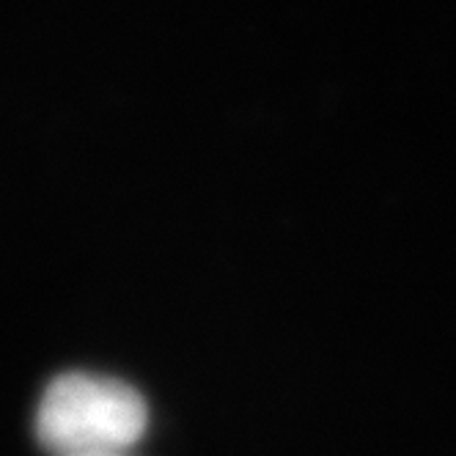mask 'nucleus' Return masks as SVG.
<instances>
[{"label": "nucleus", "mask_w": 456, "mask_h": 456, "mask_svg": "<svg viewBox=\"0 0 456 456\" xmlns=\"http://www.w3.org/2000/svg\"><path fill=\"white\" fill-rule=\"evenodd\" d=\"M149 410L138 390L118 379L63 374L42 396L37 437L58 456L121 453L143 437Z\"/></svg>", "instance_id": "f257e3e1"}, {"label": "nucleus", "mask_w": 456, "mask_h": 456, "mask_svg": "<svg viewBox=\"0 0 456 456\" xmlns=\"http://www.w3.org/2000/svg\"><path fill=\"white\" fill-rule=\"evenodd\" d=\"M105 456H121V453H105Z\"/></svg>", "instance_id": "f03ea898"}]
</instances>
